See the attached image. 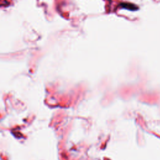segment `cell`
Listing matches in <instances>:
<instances>
[{
	"label": "cell",
	"instance_id": "6da1fadb",
	"mask_svg": "<svg viewBox=\"0 0 160 160\" xmlns=\"http://www.w3.org/2000/svg\"><path fill=\"white\" fill-rule=\"evenodd\" d=\"M119 6L122 8L129 10V11H136L139 9L138 6H137L136 5L129 3H122L119 5Z\"/></svg>",
	"mask_w": 160,
	"mask_h": 160
}]
</instances>
